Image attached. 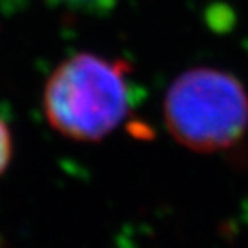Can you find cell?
Listing matches in <instances>:
<instances>
[{"instance_id": "6da1fadb", "label": "cell", "mask_w": 248, "mask_h": 248, "mask_svg": "<svg viewBox=\"0 0 248 248\" xmlns=\"http://www.w3.org/2000/svg\"><path fill=\"white\" fill-rule=\"evenodd\" d=\"M133 104L129 67L123 61L76 54L52 73L43 108L52 128L78 141H98L117 129Z\"/></svg>"}, {"instance_id": "7a4b0ae2", "label": "cell", "mask_w": 248, "mask_h": 248, "mask_svg": "<svg viewBox=\"0 0 248 248\" xmlns=\"http://www.w3.org/2000/svg\"><path fill=\"white\" fill-rule=\"evenodd\" d=\"M164 117L169 133L186 148L205 154L228 150L248 131V93L226 71H185L167 90Z\"/></svg>"}, {"instance_id": "3957f363", "label": "cell", "mask_w": 248, "mask_h": 248, "mask_svg": "<svg viewBox=\"0 0 248 248\" xmlns=\"http://www.w3.org/2000/svg\"><path fill=\"white\" fill-rule=\"evenodd\" d=\"M117 0H0V5L9 9L23 7L28 4H42L50 9H66L83 14H104L116 5Z\"/></svg>"}, {"instance_id": "277c9868", "label": "cell", "mask_w": 248, "mask_h": 248, "mask_svg": "<svg viewBox=\"0 0 248 248\" xmlns=\"http://www.w3.org/2000/svg\"><path fill=\"white\" fill-rule=\"evenodd\" d=\"M12 157V135L9 131V126L0 117V174L7 169Z\"/></svg>"}]
</instances>
